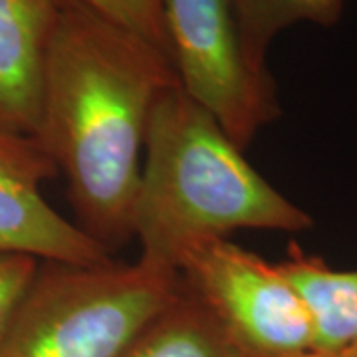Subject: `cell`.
<instances>
[{
	"instance_id": "obj_1",
	"label": "cell",
	"mask_w": 357,
	"mask_h": 357,
	"mask_svg": "<svg viewBox=\"0 0 357 357\" xmlns=\"http://www.w3.org/2000/svg\"><path fill=\"white\" fill-rule=\"evenodd\" d=\"M178 84L161 48L86 8L62 4L48 46L36 139L64 173L76 225L112 256L133 238L151 109Z\"/></svg>"
},
{
	"instance_id": "obj_2",
	"label": "cell",
	"mask_w": 357,
	"mask_h": 357,
	"mask_svg": "<svg viewBox=\"0 0 357 357\" xmlns=\"http://www.w3.org/2000/svg\"><path fill=\"white\" fill-rule=\"evenodd\" d=\"M143 151L131 213L143 266L178 274L195 248L227 241L234 230L300 232L314 225L246 161L244 149L181 84L157 98Z\"/></svg>"
},
{
	"instance_id": "obj_3",
	"label": "cell",
	"mask_w": 357,
	"mask_h": 357,
	"mask_svg": "<svg viewBox=\"0 0 357 357\" xmlns=\"http://www.w3.org/2000/svg\"><path fill=\"white\" fill-rule=\"evenodd\" d=\"M177 284L178 274L141 262H44L8 324L0 357H117Z\"/></svg>"
},
{
	"instance_id": "obj_4",
	"label": "cell",
	"mask_w": 357,
	"mask_h": 357,
	"mask_svg": "<svg viewBox=\"0 0 357 357\" xmlns=\"http://www.w3.org/2000/svg\"><path fill=\"white\" fill-rule=\"evenodd\" d=\"M178 276L246 357L314 354L307 310L280 264L227 238L195 248Z\"/></svg>"
},
{
	"instance_id": "obj_5",
	"label": "cell",
	"mask_w": 357,
	"mask_h": 357,
	"mask_svg": "<svg viewBox=\"0 0 357 357\" xmlns=\"http://www.w3.org/2000/svg\"><path fill=\"white\" fill-rule=\"evenodd\" d=\"M171 60L181 88L246 149L280 115L272 74L246 64L232 0H163Z\"/></svg>"
},
{
	"instance_id": "obj_6",
	"label": "cell",
	"mask_w": 357,
	"mask_h": 357,
	"mask_svg": "<svg viewBox=\"0 0 357 357\" xmlns=\"http://www.w3.org/2000/svg\"><path fill=\"white\" fill-rule=\"evenodd\" d=\"M58 167L36 137L0 131V252L60 264H102L112 255L42 195Z\"/></svg>"
},
{
	"instance_id": "obj_7",
	"label": "cell",
	"mask_w": 357,
	"mask_h": 357,
	"mask_svg": "<svg viewBox=\"0 0 357 357\" xmlns=\"http://www.w3.org/2000/svg\"><path fill=\"white\" fill-rule=\"evenodd\" d=\"M60 0H0V131L36 137Z\"/></svg>"
},
{
	"instance_id": "obj_8",
	"label": "cell",
	"mask_w": 357,
	"mask_h": 357,
	"mask_svg": "<svg viewBox=\"0 0 357 357\" xmlns=\"http://www.w3.org/2000/svg\"><path fill=\"white\" fill-rule=\"evenodd\" d=\"M280 268L307 310L314 354L333 356L357 345V270H333L298 246H290Z\"/></svg>"
},
{
	"instance_id": "obj_9",
	"label": "cell",
	"mask_w": 357,
	"mask_h": 357,
	"mask_svg": "<svg viewBox=\"0 0 357 357\" xmlns=\"http://www.w3.org/2000/svg\"><path fill=\"white\" fill-rule=\"evenodd\" d=\"M117 357H246L178 276L175 294Z\"/></svg>"
},
{
	"instance_id": "obj_10",
	"label": "cell",
	"mask_w": 357,
	"mask_h": 357,
	"mask_svg": "<svg viewBox=\"0 0 357 357\" xmlns=\"http://www.w3.org/2000/svg\"><path fill=\"white\" fill-rule=\"evenodd\" d=\"M345 0H232L234 20L246 64L256 74H270L266 54L270 44L298 22L333 26L344 13Z\"/></svg>"
},
{
	"instance_id": "obj_11",
	"label": "cell",
	"mask_w": 357,
	"mask_h": 357,
	"mask_svg": "<svg viewBox=\"0 0 357 357\" xmlns=\"http://www.w3.org/2000/svg\"><path fill=\"white\" fill-rule=\"evenodd\" d=\"M60 4L86 8L114 24L123 26L161 48L171 58L163 0H60Z\"/></svg>"
},
{
	"instance_id": "obj_12",
	"label": "cell",
	"mask_w": 357,
	"mask_h": 357,
	"mask_svg": "<svg viewBox=\"0 0 357 357\" xmlns=\"http://www.w3.org/2000/svg\"><path fill=\"white\" fill-rule=\"evenodd\" d=\"M38 266L40 260L32 256L0 252V342Z\"/></svg>"
},
{
	"instance_id": "obj_13",
	"label": "cell",
	"mask_w": 357,
	"mask_h": 357,
	"mask_svg": "<svg viewBox=\"0 0 357 357\" xmlns=\"http://www.w3.org/2000/svg\"><path fill=\"white\" fill-rule=\"evenodd\" d=\"M324 357H357V345H354V347H347V349L340 351V354H333V356H324Z\"/></svg>"
},
{
	"instance_id": "obj_14",
	"label": "cell",
	"mask_w": 357,
	"mask_h": 357,
	"mask_svg": "<svg viewBox=\"0 0 357 357\" xmlns=\"http://www.w3.org/2000/svg\"><path fill=\"white\" fill-rule=\"evenodd\" d=\"M306 357H324V356H321V354H310V356Z\"/></svg>"
}]
</instances>
